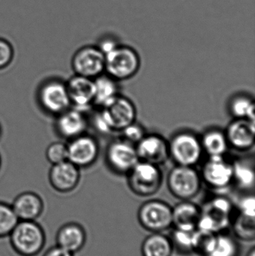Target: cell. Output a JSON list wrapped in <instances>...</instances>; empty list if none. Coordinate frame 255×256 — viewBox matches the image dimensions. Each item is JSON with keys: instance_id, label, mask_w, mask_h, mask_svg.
<instances>
[{"instance_id": "obj_35", "label": "cell", "mask_w": 255, "mask_h": 256, "mask_svg": "<svg viewBox=\"0 0 255 256\" xmlns=\"http://www.w3.org/2000/svg\"><path fill=\"white\" fill-rule=\"evenodd\" d=\"M238 213L255 218V198L254 196H247L240 201Z\"/></svg>"}, {"instance_id": "obj_40", "label": "cell", "mask_w": 255, "mask_h": 256, "mask_svg": "<svg viewBox=\"0 0 255 256\" xmlns=\"http://www.w3.org/2000/svg\"><path fill=\"white\" fill-rule=\"evenodd\" d=\"M0 166H1V158H0Z\"/></svg>"}, {"instance_id": "obj_14", "label": "cell", "mask_w": 255, "mask_h": 256, "mask_svg": "<svg viewBox=\"0 0 255 256\" xmlns=\"http://www.w3.org/2000/svg\"><path fill=\"white\" fill-rule=\"evenodd\" d=\"M136 144V149L139 160L160 166L169 159V143L160 136L157 134L145 135Z\"/></svg>"}, {"instance_id": "obj_9", "label": "cell", "mask_w": 255, "mask_h": 256, "mask_svg": "<svg viewBox=\"0 0 255 256\" xmlns=\"http://www.w3.org/2000/svg\"><path fill=\"white\" fill-rule=\"evenodd\" d=\"M37 100L45 112L55 116L71 108L66 82L59 80H49L41 84Z\"/></svg>"}, {"instance_id": "obj_6", "label": "cell", "mask_w": 255, "mask_h": 256, "mask_svg": "<svg viewBox=\"0 0 255 256\" xmlns=\"http://www.w3.org/2000/svg\"><path fill=\"white\" fill-rule=\"evenodd\" d=\"M201 174L194 166L177 165L169 172L168 188L171 194L181 201L196 197L202 188Z\"/></svg>"}, {"instance_id": "obj_26", "label": "cell", "mask_w": 255, "mask_h": 256, "mask_svg": "<svg viewBox=\"0 0 255 256\" xmlns=\"http://www.w3.org/2000/svg\"><path fill=\"white\" fill-rule=\"evenodd\" d=\"M255 218L238 213V216L232 220L231 226L237 238L245 242H253L255 238Z\"/></svg>"}, {"instance_id": "obj_3", "label": "cell", "mask_w": 255, "mask_h": 256, "mask_svg": "<svg viewBox=\"0 0 255 256\" xmlns=\"http://www.w3.org/2000/svg\"><path fill=\"white\" fill-rule=\"evenodd\" d=\"M139 68V55L130 46L118 45L105 54V72L115 80H125L133 78Z\"/></svg>"}, {"instance_id": "obj_11", "label": "cell", "mask_w": 255, "mask_h": 256, "mask_svg": "<svg viewBox=\"0 0 255 256\" xmlns=\"http://www.w3.org/2000/svg\"><path fill=\"white\" fill-rule=\"evenodd\" d=\"M233 164L224 156H211L204 164L201 177L202 182L213 189L228 188L233 180Z\"/></svg>"}, {"instance_id": "obj_8", "label": "cell", "mask_w": 255, "mask_h": 256, "mask_svg": "<svg viewBox=\"0 0 255 256\" xmlns=\"http://www.w3.org/2000/svg\"><path fill=\"white\" fill-rule=\"evenodd\" d=\"M169 156L177 165L194 166L203 154L201 140L190 132L176 134L169 143Z\"/></svg>"}, {"instance_id": "obj_24", "label": "cell", "mask_w": 255, "mask_h": 256, "mask_svg": "<svg viewBox=\"0 0 255 256\" xmlns=\"http://www.w3.org/2000/svg\"><path fill=\"white\" fill-rule=\"evenodd\" d=\"M204 152L211 156H224L229 148L226 134L220 130H211L201 140Z\"/></svg>"}, {"instance_id": "obj_33", "label": "cell", "mask_w": 255, "mask_h": 256, "mask_svg": "<svg viewBox=\"0 0 255 256\" xmlns=\"http://www.w3.org/2000/svg\"><path fill=\"white\" fill-rule=\"evenodd\" d=\"M13 58V46L7 40L0 38V70L7 67Z\"/></svg>"}, {"instance_id": "obj_36", "label": "cell", "mask_w": 255, "mask_h": 256, "mask_svg": "<svg viewBox=\"0 0 255 256\" xmlns=\"http://www.w3.org/2000/svg\"><path fill=\"white\" fill-rule=\"evenodd\" d=\"M118 44L111 38H104L100 42L98 48L103 54H108L118 46Z\"/></svg>"}, {"instance_id": "obj_30", "label": "cell", "mask_w": 255, "mask_h": 256, "mask_svg": "<svg viewBox=\"0 0 255 256\" xmlns=\"http://www.w3.org/2000/svg\"><path fill=\"white\" fill-rule=\"evenodd\" d=\"M233 180H235L240 188L244 190H250L255 184L254 170L244 162L233 164Z\"/></svg>"}, {"instance_id": "obj_22", "label": "cell", "mask_w": 255, "mask_h": 256, "mask_svg": "<svg viewBox=\"0 0 255 256\" xmlns=\"http://www.w3.org/2000/svg\"><path fill=\"white\" fill-rule=\"evenodd\" d=\"M173 252L170 238L163 233H152L141 246L142 256H172Z\"/></svg>"}, {"instance_id": "obj_32", "label": "cell", "mask_w": 255, "mask_h": 256, "mask_svg": "<svg viewBox=\"0 0 255 256\" xmlns=\"http://www.w3.org/2000/svg\"><path fill=\"white\" fill-rule=\"evenodd\" d=\"M46 158L52 165L67 160V144L62 142L51 143L46 148Z\"/></svg>"}, {"instance_id": "obj_31", "label": "cell", "mask_w": 255, "mask_h": 256, "mask_svg": "<svg viewBox=\"0 0 255 256\" xmlns=\"http://www.w3.org/2000/svg\"><path fill=\"white\" fill-rule=\"evenodd\" d=\"M19 221L11 206L0 202V238L10 236Z\"/></svg>"}, {"instance_id": "obj_15", "label": "cell", "mask_w": 255, "mask_h": 256, "mask_svg": "<svg viewBox=\"0 0 255 256\" xmlns=\"http://www.w3.org/2000/svg\"><path fill=\"white\" fill-rule=\"evenodd\" d=\"M71 108L83 112L94 104V80L74 74L66 82Z\"/></svg>"}, {"instance_id": "obj_38", "label": "cell", "mask_w": 255, "mask_h": 256, "mask_svg": "<svg viewBox=\"0 0 255 256\" xmlns=\"http://www.w3.org/2000/svg\"><path fill=\"white\" fill-rule=\"evenodd\" d=\"M247 256H255V248L253 246L250 251H249L248 254Z\"/></svg>"}, {"instance_id": "obj_16", "label": "cell", "mask_w": 255, "mask_h": 256, "mask_svg": "<svg viewBox=\"0 0 255 256\" xmlns=\"http://www.w3.org/2000/svg\"><path fill=\"white\" fill-rule=\"evenodd\" d=\"M80 171L69 160L52 165L49 172V180L51 186L59 192H69L79 184Z\"/></svg>"}, {"instance_id": "obj_18", "label": "cell", "mask_w": 255, "mask_h": 256, "mask_svg": "<svg viewBox=\"0 0 255 256\" xmlns=\"http://www.w3.org/2000/svg\"><path fill=\"white\" fill-rule=\"evenodd\" d=\"M56 117L55 129L57 132L68 141L85 134L88 128V122L83 112L74 108H69Z\"/></svg>"}, {"instance_id": "obj_28", "label": "cell", "mask_w": 255, "mask_h": 256, "mask_svg": "<svg viewBox=\"0 0 255 256\" xmlns=\"http://www.w3.org/2000/svg\"><path fill=\"white\" fill-rule=\"evenodd\" d=\"M193 232L173 228L169 237L173 250L184 256L193 254Z\"/></svg>"}, {"instance_id": "obj_5", "label": "cell", "mask_w": 255, "mask_h": 256, "mask_svg": "<svg viewBox=\"0 0 255 256\" xmlns=\"http://www.w3.org/2000/svg\"><path fill=\"white\" fill-rule=\"evenodd\" d=\"M127 182L136 196H151L161 188L163 174L159 166L139 160L127 173Z\"/></svg>"}, {"instance_id": "obj_27", "label": "cell", "mask_w": 255, "mask_h": 256, "mask_svg": "<svg viewBox=\"0 0 255 256\" xmlns=\"http://www.w3.org/2000/svg\"><path fill=\"white\" fill-rule=\"evenodd\" d=\"M217 234L203 230H195L193 232V254L200 256L209 255L215 244Z\"/></svg>"}, {"instance_id": "obj_23", "label": "cell", "mask_w": 255, "mask_h": 256, "mask_svg": "<svg viewBox=\"0 0 255 256\" xmlns=\"http://www.w3.org/2000/svg\"><path fill=\"white\" fill-rule=\"evenodd\" d=\"M115 81L107 74H101L94 79V104L103 108L118 96V86Z\"/></svg>"}, {"instance_id": "obj_2", "label": "cell", "mask_w": 255, "mask_h": 256, "mask_svg": "<svg viewBox=\"0 0 255 256\" xmlns=\"http://www.w3.org/2000/svg\"><path fill=\"white\" fill-rule=\"evenodd\" d=\"M233 206L229 198L217 196L207 202L201 208V216L196 230L209 232H225L232 224Z\"/></svg>"}, {"instance_id": "obj_39", "label": "cell", "mask_w": 255, "mask_h": 256, "mask_svg": "<svg viewBox=\"0 0 255 256\" xmlns=\"http://www.w3.org/2000/svg\"><path fill=\"white\" fill-rule=\"evenodd\" d=\"M1 126H0V136H1Z\"/></svg>"}, {"instance_id": "obj_7", "label": "cell", "mask_w": 255, "mask_h": 256, "mask_svg": "<svg viewBox=\"0 0 255 256\" xmlns=\"http://www.w3.org/2000/svg\"><path fill=\"white\" fill-rule=\"evenodd\" d=\"M141 226L151 233H163L172 227V208L160 200L143 203L138 210Z\"/></svg>"}, {"instance_id": "obj_20", "label": "cell", "mask_w": 255, "mask_h": 256, "mask_svg": "<svg viewBox=\"0 0 255 256\" xmlns=\"http://www.w3.org/2000/svg\"><path fill=\"white\" fill-rule=\"evenodd\" d=\"M19 220L34 221L43 212V201L37 194L25 192L13 200L11 206Z\"/></svg>"}, {"instance_id": "obj_29", "label": "cell", "mask_w": 255, "mask_h": 256, "mask_svg": "<svg viewBox=\"0 0 255 256\" xmlns=\"http://www.w3.org/2000/svg\"><path fill=\"white\" fill-rule=\"evenodd\" d=\"M230 110L236 118H246L255 122V104L250 98L246 96L235 98L231 104Z\"/></svg>"}, {"instance_id": "obj_17", "label": "cell", "mask_w": 255, "mask_h": 256, "mask_svg": "<svg viewBox=\"0 0 255 256\" xmlns=\"http://www.w3.org/2000/svg\"><path fill=\"white\" fill-rule=\"evenodd\" d=\"M225 134L229 146L237 150H250L254 147L255 122L246 118H237L228 126Z\"/></svg>"}, {"instance_id": "obj_21", "label": "cell", "mask_w": 255, "mask_h": 256, "mask_svg": "<svg viewBox=\"0 0 255 256\" xmlns=\"http://www.w3.org/2000/svg\"><path fill=\"white\" fill-rule=\"evenodd\" d=\"M85 242V230L78 224H67L61 228L57 234V246L73 254L80 250Z\"/></svg>"}, {"instance_id": "obj_34", "label": "cell", "mask_w": 255, "mask_h": 256, "mask_svg": "<svg viewBox=\"0 0 255 256\" xmlns=\"http://www.w3.org/2000/svg\"><path fill=\"white\" fill-rule=\"evenodd\" d=\"M121 131L126 140L131 143L139 142L145 136L143 128L135 122L132 123Z\"/></svg>"}, {"instance_id": "obj_37", "label": "cell", "mask_w": 255, "mask_h": 256, "mask_svg": "<svg viewBox=\"0 0 255 256\" xmlns=\"http://www.w3.org/2000/svg\"><path fill=\"white\" fill-rule=\"evenodd\" d=\"M43 256H73V254L56 246L49 249Z\"/></svg>"}, {"instance_id": "obj_4", "label": "cell", "mask_w": 255, "mask_h": 256, "mask_svg": "<svg viewBox=\"0 0 255 256\" xmlns=\"http://www.w3.org/2000/svg\"><path fill=\"white\" fill-rule=\"evenodd\" d=\"M9 237L14 250L22 256L37 255L45 243L43 230L32 220H19Z\"/></svg>"}, {"instance_id": "obj_25", "label": "cell", "mask_w": 255, "mask_h": 256, "mask_svg": "<svg viewBox=\"0 0 255 256\" xmlns=\"http://www.w3.org/2000/svg\"><path fill=\"white\" fill-rule=\"evenodd\" d=\"M241 248L238 240L225 232L217 234L215 244L208 256H240Z\"/></svg>"}, {"instance_id": "obj_10", "label": "cell", "mask_w": 255, "mask_h": 256, "mask_svg": "<svg viewBox=\"0 0 255 256\" xmlns=\"http://www.w3.org/2000/svg\"><path fill=\"white\" fill-rule=\"evenodd\" d=\"M71 66L75 74L94 80L105 72V55L98 46H82L73 55Z\"/></svg>"}, {"instance_id": "obj_1", "label": "cell", "mask_w": 255, "mask_h": 256, "mask_svg": "<svg viewBox=\"0 0 255 256\" xmlns=\"http://www.w3.org/2000/svg\"><path fill=\"white\" fill-rule=\"evenodd\" d=\"M136 109L130 99L117 96L94 117V128L102 134L121 131L135 122Z\"/></svg>"}, {"instance_id": "obj_19", "label": "cell", "mask_w": 255, "mask_h": 256, "mask_svg": "<svg viewBox=\"0 0 255 256\" xmlns=\"http://www.w3.org/2000/svg\"><path fill=\"white\" fill-rule=\"evenodd\" d=\"M201 216V208L190 200L181 201L172 208V228L194 232Z\"/></svg>"}, {"instance_id": "obj_12", "label": "cell", "mask_w": 255, "mask_h": 256, "mask_svg": "<svg viewBox=\"0 0 255 256\" xmlns=\"http://www.w3.org/2000/svg\"><path fill=\"white\" fill-rule=\"evenodd\" d=\"M67 147V160L79 168L94 164L100 152L97 140L85 134L69 140Z\"/></svg>"}, {"instance_id": "obj_13", "label": "cell", "mask_w": 255, "mask_h": 256, "mask_svg": "<svg viewBox=\"0 0 255 256\" xmlns=\"http://www.w3.org/2000/svg\"><path fill=\"white\" fill-rule=\"evenodd\" d=\"M106 161L111 170L127 174L139 161L136 146L127 140H115L108 146Z\"/></svg>"}]
</instances>
